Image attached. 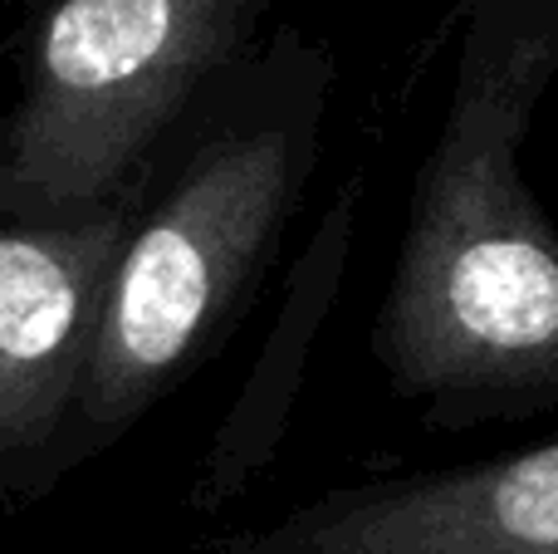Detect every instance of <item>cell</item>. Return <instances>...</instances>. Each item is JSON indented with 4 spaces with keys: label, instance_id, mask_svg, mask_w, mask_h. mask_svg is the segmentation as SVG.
I'll return each instance as SVG.
<instances>
[{
    "label": "cell",
    "instance_id": "obj_5",
    "mask_svg": "<svg viewBox=\"0 0 558 554\" xmlns=\"http://www.w3.org/2000/svg\"><path fill=\"white\" fill-rule=\"evenodd\" d=\"M206 554H558V437L328 486Z\"/></svg>",
    "mask_w": 558,
    "mask_h": 554
},
{
    "label": "cell",
    "instance_id": "obj_3",
    "mask_svg": "<svg viewBox=\"0 0 558 554\" xmlns=\"http://www.w3.org/2000/svg\"><path fill=\"white\" fill-rule=\"evenodd\" d=\"M275 0H54L0 123V206L78 221L137 192L162 137Z\"/></svg>",
    "mask_w": 558,
    "mask_h": 554
},
{
    "label": "cell",
    "instance_id": "obj_6",
    "mask_svg": "<svg viewBox=\"0 0 558 554\" xmlns=\"http://www.w3.org/2000/svg\"><path fill=\"white\" fill-rule=\"evenodd\" d=\"M353 206H357V177H348L338 202L328 206L318 231L308 236L299 265L289 270L284 304H279L275 329L265 339V359L255 363L251 383L241 388L235 408L226 412L221 432H216L211 451L196 467L192 510H202V516L241 496L270 467L275 447L284 442L308 344H314L318 324H324L328 304H333L338 285H343V261H348V245H353Z\"/></svg>",
    "mask_w": 558,
    "mask_h": 554
},
{
    "label": "cell",
    "instance_id": "obj_1",
    "mask_svg": "<svg viewBox=\"0 0 558 554\" xmlns=\"http://www.w3.org/2000/svg\"><path fill=\"white\" fill-rule=\"evenodd\" d=\"M558 84V0H461L451 94L412 182L373 359L432 432L558 412V226L524 143Z\"/></svg>",
    "mask_w": 558,
    "mask_h": 554
},
{
    "label": "cell",
    "instance_id": "obj_4",
    "mask_svg": "<svg viewBox=\"0 0 558 554\" xmlns=\"http://www.w3.org/2000/svg\"><path fill=\"white\" fill-rule=\"evenodd\" d=\"M143 186V182H137ZM137 192L78 221L0 206V516L84 467L78 398Z\"/></svg>",
    "mask_w": 558,
    "mask_h": 554
},
{
    "label": "cell",
    "instance_id": "obj_2",
    "mask_svg": "<svg viewBox=\"0 0 558 554\" xmlns=\"http://www.w3.org/2000/svg\"><path fill=\"white\" fill-rule=\"evenodd\" d=\"M333 59L304 29L255 39L192 98L137 186L78 398V451L123 442L226 349L324 157Z\"/></svg>",
    "mask_w": 558,
    "mask_h": 554
}]
</instances>
